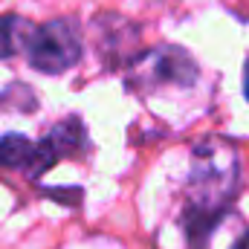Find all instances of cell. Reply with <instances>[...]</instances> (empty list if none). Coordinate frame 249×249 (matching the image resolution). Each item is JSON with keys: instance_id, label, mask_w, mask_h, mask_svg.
Listing matches in <instances>:
<instances>
[{"instance_id": "2", "label": "cell", "mask_w": 249, "mask_h": 249, "mask_svg": "<svg viewBox=\"0 0 249 249\" xmlns=\"http://www.w3.org/2000/svg\"><path fill=\"white\" fill-rule=\"evenodd\" d=\"M197 81V64L186 50L162 44L139 55L127 70V84L133 90H157V87H191Z\"/></svg>"}, {"instance_id": "8", "label": "cell", "mask_w": 249, "mask_h": 249, "mask_svg": "<svg viewBox=\"0 0 249 249\" xmlns=\"http://www.w3.org/2000/svg\"><path fill=\"white\" fill-rule=\"evenodd\" d=\"M244 90H247V99H249V58H247V67H244Z\"/></svg>"}, {"instance_id": "5", "label": "cell", "mask_w": 249, "mask_h": 249, "mask_svg": "<svg viewBox=\"0 0 249 249\" xmlns=\"http://www.w3.org/2000/svg\"><path fill=\"white\" fill-rule=\"evenodd\" d=\"M0 165L6 168H18L26 177H41L47 168L55 165V160L50 157L44 142H32L26 136L18 133H6L0 139Z\"/></svg>"}, {"instance_id": "6", "label": "cell", "mask_w": 249, "mask_h": 249, "mask_svg": "<svg viewBox=\"0 0 249 249\" xmlns=\"http://www.w3.org/2000/svg\"><path fill=\"white\" fill-rule=\"evenodd\" d=\"M35 29L26 18H18V15H6L0 18V58H12L18 53H26L32 38H35Z\"/></svg>"}, {"instance_id": "4", "label": "cell", "mask_w": 249, "mask_h": 249, "mask_svg": "<svg viewBox=\"0 0 249 249\" xmlns=\"http://www.w3.org/2000/svg\"><path fill=\"white\" fill-rule=\"evenodd\" d=\"M188 238L194 249H249V223L226 209L212 220L188 226Z\"/></svg>"}, {"instance_id": "1", "label": "cell", "mask_w": 249, "mask_h": 249, "mask_svg": "<svg viewBox=\"0 0 249 249\" xmlns=\"http://www.w3.org/2000/svg\"><path fill=\"white\" fill-rule=\"evenodd\" d=\"M241 188L238 148L223 136H206L191 151V168L186 183V226L226 212Z\"/></svg>"}, {"instance_id": "3", "label": "cell", "mask_w": 249, "mask_h": 249, "mask_svg": "<svg viewBox=\"0 0 249 249\" xmlns=\"http://www.w3.org/2000/svg\"><path fill=\"white\" fill-rule=\"evenodd\" d=\"M26 58L38 72H47V75H58L64 70H70L81 58L78 26L67 18H58V20H50V23L38 26L35 38L26 50Z\"/></svg>"}, {"instance_id": "7", "label": "cell", "mask_w": 249, "mask_h": 249, "mask_svg": "<svg viewBox=\"0 0 249 249\" xmlns=\"http://www.w3.org/2000/svg\"><path fill=\"white\" fill-rule=\"evenodd\" d=\"M44 145H47V151H50V157L58 162L61 157L67 154H75V151H81L84 148V127L78 119H64L58 122L44 139H41Z\"/></svg>"}]
</instances>
